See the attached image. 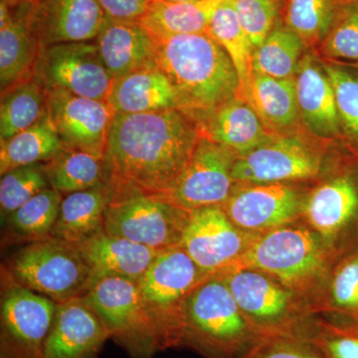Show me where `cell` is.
Here are the masks:
<instances>
[{
  "label": "cell",
  "mask_w": 358,
  "mask_h": 358,
  "mask_svg": "<svg viewBox=\"0 0 358 358\" xmlns=\"http://www.w3.org/2000/svg\"><path fill=\"white\" fill-rule=\"evenodd\" d=\"M306 44L287 27H277L254 52L253 71L278 78H293Z\"/></svg>",
  "instance_id": "obj_34"
},
{
  "label": "cell",
  "mask_w": 358,
  "mask_h": 358,
  "mask_svg": "<svg viewBox=\"0 0 358 358\" xmlns=\"http://www.w3.org/2000/svg\"><path fill=\"white\" fill-rule=\"evenodd\" d=\"M251 336V327L225 282L210 280L186 299L181 345H192L209 358H235Z\"/></svg>",
  "instance_id": "obj_3"
},
{
  "label": "cell",
  "mask_w": 358,
  "mask_h": 358,
  "mask_svg": "<svg viewBox=\"0 0 358 358\" xmlns=\"http://www.w3.org/2000/svg\"><path fill=\"white\" fill-rule=\"evenodd\" d=\"M28 1L9 6L13 18L0 27V86L1 93L32 79L40 50L38 41L25 21Z\"/></svg>",
  "instance_id": "obj_24"
},
{
  "label": "cell",
  "mask_w": 358,
  "mask_h": 358,
  "mask_svg": "<svg viewBox=\"0 0 358 358\" xmlns=\"http://www.w3.org/2000/svg\"><path fill=\"white\" fill-rule=\"evenodd\" d=\"M336 96L339 117L348 131L358 136V79L341 68L324 66Z\"/></svg>",
  "instance_id": "obj_39"
},
{
  "label": "cell",
  "mask_w": 358,
  "mask_h": 358,
  "mask_svg": "<svg viewBox=\"0 0 358 358\" xmlns=\"http://www.w3.org/2000/svg\"><path fill=\"white\" fill-rule=\"evenodd\" d=\"M109 331L83 299L57 303L42 358H96Z\"/></svg>",
  "instance_id": "obj_16"
},
{
  "label": "cell",
  "mask_w": 358,
  "mask_h": 358,
  "mask_svg": "<svg viewBox=\"0 0 358 358\" xmlns=\"http://www.w3.org/2000/svg\"><path fill=\"white\" fill-rule=\"evenodd\" d=\"M98 0L30 2L26 24L40 47L95 40L105 20Z\"/></svg>",
  "instance_id": "obj_14"
},
{
  "label": "cell",
  "mask_w": 358,
  "mask_h": 358,
  "mask_svg": "<svg viewBox=\"0 0 358 358\" xmlns=\"http://www.w3.org/2000/svg\"><path fill=\"white\" fill-rule=\"evenodd\" d=\"M224 211L235 225L248 230L280 227L296 217L300 197L281 183H260L230 194Z\"/></svg>",
  "instance_id": "obj_17"
},
{
  "label": "cell",
  "mask_w": 358,
  "mask_h": 358,
  "mask_svg": "<svg viewBox=\"0 0 358 358\" xmlns=\"http://www.w3.org/2000/svg\"><path fill=\"white\" fill-rule=\"evenodd\" d=\"M324 49L333 57L358 60V2L345 4L338 10Z\"/></svg>",
  "instance_id": "obj_38"
},
{
  "label": "cell",
  "mask_w": 358,
  "mask_h": 358,
  "mask_svg": "<svg viewBox=\"0 0 358 358\" xmlns=\"http://www.w3.org/2000/svg\"><path fill=\"white\" fill-rule=\"evenodd\" d=\"M320 169L319 155L305 141L282 136L240 155L233 166L232 178L240 182L280 183L313 178Z\"/></svg>",
  "instance_id": "obj_13"
},
{
  "label": "cell",
  "mask_w": 358,
  "mask_h": 358,
  "mask_svg": "<svg viewBox=\"0 0 358 358\" xmlns=\"http://www.w3.org/2000/svg\"><path fill=\"white\" fill-rule=\"evenodd\" d=\"M345 1H346L345 4H348V3H352V2H358V0H345Z\"/></svg>",
  "instance_id": "obj_46"
},
{
  "label": "cell",
  "mask_w": 358,
  "mask_h": 358,
  "mask_svg": "<svg viewBox=\"0 0 358 358\" xmlns=\"http://www.w3.org/2000/svg\"><path fill=\"white\" fill-rule=\"evenodd\" d=\"M209 33L229 55L241 88L253 72L256 49L240 22L232 0H222L216 7L211 17Z\"/></svg>",
  "instance_id": "obj_33"
},
{
  "label": "cell",
  "mask_w": 358,
  "mask_h": 358,
  "mask_svg": "<svg viewBox=\"0 0 358 358\" xmlns=\"http://www.w3.org/2000/svg\"><path fill=\"white\" fill-rule=\"evenodd\" d=\"M57 303L21 285L11 287L1 303L0 358H42Z\"/></svg>",
  "instance_id": "obj_10"
},
{
  "label": "cell",
  "mask_w": 358,
  "mask_h": 358,
  "mask_svg": "<svg viewBox=\"0 0 358 358\" xmlns=\"http://www.w3.org/2000/svg\"><path fill=\"white\" fill-rule=\"evenodd\" d=\"M336 6L338 0H284L285 24L306 45L320 43L333 27Z\"/></svg>",
  "instance_id": "obj_35"
},
{
  "label": "cell",
  "mask_w": 358,
  "mask_h": 358,
  "mask_svg": "<svg viewBox=\"0 0 358 358\" xmlns=\"http://www.w3.org/2000/svg\"><path fill=\"white\" fill-rule=\"evenodd\" d=\"M190 212L155 195L114 194L106 212L103 231L162 251L180 245Z\"/></svg>",
  "instance_id": "obj_7"
},
{
  "label": "cell",
  "mask_w": 358,
  "mask_h": 358,
  "mask_svg": "<svg viewBox=\"0 0 358 358\" xmlns=\"http://www.w3.org/2000/svg\"><path fill=\"white\" fill-rule=\"evenodd\" d=\"M95 43L103 66L114 80L155 64V40L138 21L105 17Z\"/></svg>",
  "instance_id": "obj_18"
},
{
  "label": "cell",
  "mask_w": 358,
  "mask_h": 358,
  "mask_svg": "<svg viewBox=\"0 0 358 358\" xmlns=\"http://www.w3.org/2000/svg\"><path fill=\"white\" fill-rule=\"evenodd\" d=\"M4 1H6L7 3H9V4H13V3H16V2H18V1L37 2V1H40V0H4Z\"/></svg>",
  "instance_id": "obj_44"
},
{
  "label": "cell",
  "mask_w": 358,
  "mask_h": 358,
  "mask_svg": "<svg viewBox=\"0 0 358 358\" xmlns=\"http://www.w3.org/2000/svg\"><path fill=\"white\" fill-rule=\"evenodd\" d=\"M47 115L46 91L34 80L1 93L0 141L4 143Z\"/></svg>",
  "instance_id": "obj_31"
},
{
  "label": "cell",
  "mask_w": 358,
  "mask_h": 358,
  "mask_svg": "<svg viewBox=\"0 0 358 358\" xmlns=\"http://www.w3.org/2000/svg\"><path fill=\"white\" fill-rule=\"evenodd\" d=\"M43 166L51 188L61 194L83 192L110 182L106 157L83 150L64 147Z\"/></svg>",
  "instance_id": "obj_29"
},
{
  "label": "cell",
  "mask_w": 358,
  "mask_h": 358,
  "mask_svg": "<svg viewBox=\"0 0 358 358\" xmlns=\"http://www.w3.org/2000/svg\"><path fill=\"white\" fill-rule=\"evenodd\" d=\"M152 38L155 64L173 85L176 110L203 128L239 94V78L229 55L210 33Z\"/></svg>",
  "instance_id": "obj_2"
},
{
  "label": "cell",
  "mask_w": 358,
  "mask_h": 358,
  "mask_svg": "<svg viewBox=\"0 0 358 358\" xmlns=\"http://www.w3.org/2000/svg\"><path fill=\"white\" fill-rule=\"evenodd\" d=\"M32 79L45 91L64 90L103 102L114 83L91 41L40 47Z\"/></svg>",
  "instance_id": "obj_8"
},
{
  "label": "cell",
  "mask_w": 358,
  "mask_h": 358,
  "mask_svg": "<svg viewBox=\"0 0 358 358\" xmlns=\"http://www.w3.org/2000/svg\"><path fill=\"white\" fill-rule=\"evenodd\" d=\"M240 310L263 324L281 322L288 310L289 294L255 271H235L224 281Z\"/></svg>",
  "instance_id": "obj_27"
},
{
  "label": "cell",
  "mask_w": 358,
  "mask_h": 358,
  "mask_svg": "<svg viewBox=\"0 0 358 358\" xmlns=\"http://www.w3.org/2000/svg\"><path fill=\"white\" fill-rule=\"evenodd\" d=\"M167 1H171V2H192V1H197V0H167Z\"/></svg>",
  "instance_id": "obj_45"
},
{
  "label": "cell",
  "mask_w": 358,
  "mask_h": 358,
  "mask_svg": "<svg viewBox=\"0 0 358 358\" xmlns=\"http://www.w3.org/2000/svg\"><path fill=\"white\" fill-rule=\"evenodd\" d=\"M244 358H324L319 345L303 339L273 338L263 341Z\"/></svg>",
  "instance_id": "obj_41"
},
{
  "label": "cell",
  "mask_w": 358,
  "mask_h": 358,
  "mask_svg": "<svg viewBox=\"0 0 358 358\" xmlns=\"http://www.w3.org/2000/svg\"><path fill=\"white\" fill-rule=\"evenodd\" d=\"M62 201L60 192L48 188L13 212L3 222L11 240L32 243L50 237Z\"/></svg>",
  "instance_id": "obj_32"
},
{
  "label": "cell",
  "mask_w": 358,
  "mask_h": 358,
  "mask_svg": "<svg viewBox=\"0 0 358 358\" xmlns=\"http://www.w3.org/2000/svg\"><path fill=\"white\" fill-rule=\"evenodd\" d=\"M51 188L43 164L16 167L2 174L0 180V212L2 223L32 197Z\"/></svg>",
  "instance_id": "obj_36"
},
{
  "label": "cell",
  "mask_w": 358,
  "mask_h": 358,
  "mask_svg": "<svg viewBox=\"0 0 358 358\" xmlns=\"http://www.w3.org/2000/svg\"><path fill=\"white\" fill-rule=\"evenodd\" d=\"M305 213L326 238L338 237L358 221V181L345 174L320 186L308 197Z\"/></svg>",
  "instance_id": "obj_20"
},
{
  "label": "cell",
  "mask_w": 358,
  "mask_h": 358,
  "mask_svg": "<svg viewBox=\"0 0 358 358\" xmlns=\"http://www.w3.org/2000/svg\"><path fill=\"white\" fill-rule=\"evenodd\" d=\"M235 152L201 134L171 189L162 195L186 211L219 206L229 199Z\"/></svg>",
  "instance_id": "obj_9"
},
{
  "label": "cell",
  "mask_w": 358,
  "mask_h": 358,
  "mask_svg": "<svg viewBox=\"0 0 358 358\" xmlns=\"http://www.w3.org/2000/svg\"><path fill=\"white\" fill-rule=\"evenodd\" d=\"M238 262L265 271L285 284L299 285L319 273L324 256L313 233L289 227L272 231L257 240Z\"/></svg>",
  "instance_id": "obj_11"
},
{
  "label": "cell",
  "mask_w": 358,
  "mask_h": 358,
  "mask_svg": "<svg viewBox=\"0 0 358 358\" xmlns=\"http://www.w3.org/2000/svg\"><path fill=\"white\" fill-rule=\"evenodd\" d=\"M296 99L303 122L313 133H338L339 115L336 96L326 71L312 56L301 59L296 73Z\"/></svg>",
  "instance_id": "obj_23"
},
{
  "label": "cell",
  "mask_w": 358,
  "mask_h": 358,
  "mask_svg": "<svg viewBox=\"0 0 358 358\" xmlns=\"http://www.w3.org/2000/svg\"><path fill=\"white\" fill-rule=\"evenodd\" d=\"M201 131L239 157L273 138L256 110L241 96H236L222 106Z\"/></svg>",
  "instance_id": "obj_25"
},
{
  "label": "cell",
  "mask_w": 358,
  "mask_h": 358,
  "mask_svg": "<svg viewBox=\"0 0 358 358\" xmlns=\"http://www.w3.org/2000/svg\"><path fill=\"white\" fill-rule=\"evenodd\" d=\"M114 197L110 183L71 193L63 199L50 237L79 245L103 230L106 212Z\"/></svg>",
  "instance_id": "obj_22"
},
{
  "label": "cell",
  "mask_w": 358,
  "mask_h": 358,
  "mask_svg": "<svg viewBox=\"0 0 358 358\" xmlns=\"http://www.w3.org/2000/svg\"><path fill=\"white\" fill-rule=\"evenodd\" d=\"M109 331L110 338L134 358H152L159 350L154 324L145 310L138 282L106 277L82 296Z\"/></svg>",
  "instance_id": "obj_5"
},
{
  "label": "cell",
  "mask_w": 358,
  "mask_h": 358,
  "mask_svg": "<svg viewBox=\"0 0 358 358\" xmlns=\"http://www.w3.org/2000/svg\"><path fill=\"white\" fill-rule=\"evenodd\" d=\"M107 103L115 114H143L176 109L173 85L157 64L114 80Z\"/></svg>",
  "instance_id": "obj_21"
},
{
  "label": "cell",
  "mask_w": 358,
  "mask_h": 358,
  "mask_svg": "<svg viewBox=\"0 0 358 358\" xmlns=\"http://www.w3.org/2000/svg\"><path fill=\"white\" fill-rule=\"evenodd\" d=\"M11 268L21 286L59 303L81 298L91 282V271L76 245L52 237L21 249Z\"/></svg>",
  "instance_id": "obj_6"
},
{
  "label": "cell",
  "mask_w": 358,
  "mask_h": 358,
  "mask_svg": "<svg viewBox=\"0 0 358 358\" xmlns=\"http://www.w3.org/2000/svg\"><path fill=\"white\" fill-rule=\"evenodd\" d=\"M317 345L324 358H358V326L329 329Z\"/></svg>",
  "instance_id": "obj_42"
},
{
  "label": "cell",
  "mask_w": 358,
  "mask_h": 358,
  "mask_svg": "<svg viewBox=\"0 0 358 358\" xmlns=\"http://www.w3.org/2000/svg\"><path fill=\"white\" fill-rule=\"evenodd\" d=\"M91 271V282L106 277L138 282L159 251L102 230L76 245Z\"/></svg>",
  "instance_id": "obj_19"
},
{
  "label": "cell",
  "mask_w": 358,
  "mask_h": 358,
  "mask_svg": "<svg viewBox=\"0 0 358 358\" xmlns=\"http://www.w3.org/2000/svg\"><path fill=\"white\" fill-rule=\"evenodd\" d=\"M63 148L55 127L46 115L30 128L0 143V173L48 162Z\"/></svg>",
  "instance_id": "obj_30"
},
{
  "label": "cell",
  "mask_w": 358,
  "mask_h": 358,
  "mask_svg": "<svg viewBox=\"0 0 358 358\" xmlns=\"http://www.w3.org/2000/svg\"><path fill=\"white\" fill-rule=\"evenodd\" d=\"M222 0L171 2L150 0L138 22L152 37L209 33L212 15Z\"/></svg>",
  "instance_id": "obj_28"
},
{
  "label": "cell",
  "mask_w": 358,
  "mask_h": 358,
  "mask_svg": "<svg viewBox=\"0 0 358 358\" xmlns=\"http://www.w3.org/2000/svg\"><path fill=\"white\" fill-rule=\"evenodd\" d=\"M201 134L196 122L176 109L115 114L106 148L114 194H166Z\"/></svg>",
  "instance_id": "obj_1"
},
{
  "label": "cell",
  "mask_w": 358,
  "mask_h": 358,
  "mask_svg": "<svg viewBox=\"0 0 358 358\" xmlns=\"http://www.w3.org/2000/svg\"><path fill=\"white\" fill-rule=\"evenodd\" d=\"M106 17L117 21H138L150 0H98Z\"/></svg>",
  "instance_id": "obj_43"
},
{
  "label": "cell",
  "mask_w": 358,
  "mask_h": 358,
  "mask_svg": "<svg viewBox=\"0 0 358 358\" xmlns=\"http://www.w3.org/2000/svg\"><path fill=\"white\" fill-rule=\"evenodd\" d=\"M246 239L219 206L190 211L180 245L203 273L226 267L243 255Z\"/></svg>",
  "instance_id": "obj_15"
},
{
  "label": "cell",
  "mask_w": 358,
  "mask_h": 358,
  "mask_svg": "<svg viewBox=\"0 0 358 358\" xmlns=\"http://www.w3.org/2000/svg\"><path fill=\"white\" fill-rule=\"evenodd\" d=\"M240 22L255 49L274 29L284 0H232Z\"/></svg>",
  "instance_id": "obj_37"
},
{
  "label": "cell",
  "mask_w": 358,
  "mask_h": 358,
  "mask_svg": "<svg viewBox=\"0 0 358 358\" xmlns=\"http://www.w3.org/2000/svg\"><path fill=\"white\" fill-rule=\"evenodd\" d=\"M331 289L336 307L358 313V250L339 267Z\"/></svg>",
  "instance_id": "obj_40"
},
{
  "label": "cell",
  "mask_w": 358,
  "mask_h": 358,
  "mask_svg": "<svg viewBox=\"0 0 358 358\" xmlns=\"http://www.w3.org/2000/svg\"><path fill=\"white\" fill-rule=\"evenodd\" d=\"M237 96L252 106L267 129L282 131L292 128L298 120L294 77L278 79L253 71Z\"/></svg>",
  "instance_id": "obj_26"
},
{
  "label": "cell",
  "mask_w": 358,
  "mask_h": 358,
  "mask_svg": "<svg viewBox=\"0 0 358 358\" xmlns=\"http://www.w3.org/2000/svg\"><path fill=\"white\" fill-rule=\"evenodd\" d=\"M202 273L187 252L178 245L159 251L138 281L159 350L181 345L183 306L179 303L192 294Z\"/></svg>",
  "instance_id": "obj_4"
},
{
  "label": "cell",
  "mask_w": 358,
  "mask_h": 358,
  "mask_svg": "<svg viewBox=\"0 0 358 358\" xmlns=\"http://www.w3.org/2000/svg\"><path fill=\"white\" fill-rule=\"evenodd\" d=\"M47 115L65 148L106 157L108 134L115 113L109 103L64 90L46 91Z\"/></svg>",
  "instance_id": "obj_12"
}]
</instances>
